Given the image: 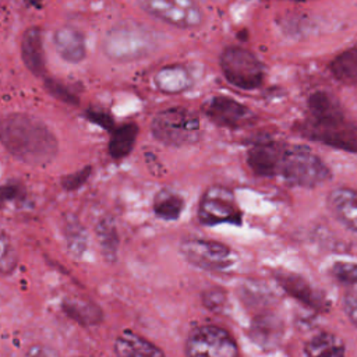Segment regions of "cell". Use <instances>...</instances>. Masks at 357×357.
<instances>
[{
	"mask_svg": "<svg viewBox=\"0 0 357 357\" xmlns=\"http://www.w3.org/2000/svg\"><path fill=\"white\" fill-rule=\"evenodd\" d=\"M198 219L202 225L240 223L241 212L236 204L233 192L225 187H211L201 198Z\"/></svg>",
	"mask_w": 357,
	"mask_h": 357,
	"instance_id": "30bf717a",
	"label": "cell"
},
{
	"mask_svg": "<svg viewBox=\"0 0 357 357\" xmlns=\"http://www.w3.org/2000/svg\"><path fill=\"white\" fill-rule=\"evenodd\" d=\"M250 333L255 343L261 344L262 347H271L272 344H276L279 342V337L282 335L280 322L272 315L258 317L252 322Z\"/></svg>",
	"mask_w": 357,
	"mask_h": 357,
	"instance_id": "7402d4cb",
	"label": "cell"
},
{
	"mask_svg": "<svg viewBox=\"0 0 357 357\" xmlns=\"http://www.w3.org/2000/svg\"><path fill=\"white\" fill-rule=\"evenodd\" d=\"M332 75L349 85L357 84V43L339 53L329 64Z\"/></svg>",
	"mask_w": 357,
	"mask_h": 357,
	"instance_id": "d6986e66",
	"label": "cell"
},
{
	"mask_svg": "<svg viewBox=\"0 0 357 357\" xmlns=\"http://www.w3.org/2000/svg\"><path fill=\"white\" fill-rule=\"evenodd\" d=\"M24 197V191L18 184H6L0 187V205L6 202H17Z\"/></svg>",
	"mask_w": 357,
	"mask_h": 357,
	"instance_id": "f1b7e54d",
	"label": "cell"
},
{
	"mask_svg": "<svg viewBox=\"0 0 357 357\" xmlns=\"http://www.w3.org/2000/svg\"><path fill=\"white\" fill-rule=\"evenodd\" d=\"M202 110L215 124L229 128L243 127L254 119L248 107L229 96L209 98L202 105Z\"/></svg>",
	"mask_w": 357,
	"mask_h": 357,
	"instance_id": "8fae6325",
	"label": "cell"
},
{
	"mask_svg": "<svg viewBox=\"0 0 357 357\" xmlns=\"http://www.w3.org/2000/svg\"><path fill=\"white\" fill-rule=\"evenodd\" d=\"M138 135V126L134 123L121 124L113 130L109 141V153L113 159H124L128 156L135 145Z\"/></svg>",
	"mask_w": 357,
	"mask_h": 357,
	"instance_id": "ffe728a7",
	"label": "cell"
},
{
	"mask_svg": "<svg viewBox=\"0 0 357 357\" xmlns=\"http://www.w3.org/2000/svg\"><path fill=\"white\" fill-rule=\"evenodd\" d=\"M153 81L156 88L165 93H180L190 89L194 84L191 73L181 64L162 67L156 73Z\"/></svg>",
	"mask_w": 357,
	"mask_h": 357,
	"instance_id": "9a60e30c",
	"label": "cell"
},
{
	"mask_svg": "<svg viewBox=\"0 0 357 357\" xmlns=\"http://www.w3.org/2000/svg\"><path fill=\"white\" fill-rule=\"evenodd\" d=\"M204 305L209 310H213V311H218L223 307V304L226 303V296L222 290L219 289H215V290H209V291H205L204 293Z\"/></svg>",
	"mask_w": 357,
	"mask_h": 357,
	"instance_id": "83f0119b",
	"label": "cell"
},
{
	"mask_svg": "<svg viewBox=\"0 0 357 357\" xmlns=\"http://www.w3.org/2000/svg\"><path fill=\"white\" fill-rule=\"evenodd\" d=\"M91 173H92L91 166H86V167H84V169H81V170H78V172H75L73 174H68V176L63 177L61 184H63V187L66 190H70V191L77 190V188H79L88 180Z\"/></svg>",
	"mask_w": 357,
	"mask_h": 357,
	"instance_id": "4316f807",
	"label": "cell"
},
{
	"mask_svg": "<svg viewBox=\"0 0 357 357\" xmlns=\"http://www.w3.org/2000/svg\"><path fill=\"white\" fill-rule=\"evenodd\" d=\"M180 252L191 265L206 271H226L237 261L227 245L212 240H185L180 245Z\"/></svg>",
	"mask_w": 357,
	"mask_h": 357,
	"instance_id": "9c48e42d",
	"label": "cell"
},
{
	"mask_svg": "<svg viewBox=\"0 0 357 357\" xmlns=\"http://www.w3.org/2000/svg\"><path fill=\"white\" fill-rule=\"evenodd\" d=\"M332 275L344 284H356L357 283V264L349 261H337L331 268Z\"/></svg>",
	"mask_w": 357,
	"mask_h": 357,
	"instance_id": "484cf974",
	"label": "cell"
},
{
	"mask_svg": "<svg viewBox=\"0 0 357 357\" xmlns=\"http://www.w3.org/2000/svg\"><path fill=\"white\" fill-rule=\"evenodd\" d=\"M308 119L301 131L311 139L357 152V127L347 120L340 103L325 91H317L308 98Z\"/></svg>",
	"mask_w": 357,
	"mask_h": 357,
	"instance_id": "7a4b0ae2",
	"label": "cell"
},
{
	"mask_svg": "<svg viewBox=\"0 0 357 357\" xmlns=\"http://www.w3.org/2000/svg\"><path fill=\"white\" fill-rule=\"evenodd\" d=\"M89 119L92 121H95L96 124L103 126L105 128H110V126H112V119L107 114H102L99 112H91L89 113Z\"/></svg>",
	"mask_w": 357,
	"mask_h": 357,
	"instance_id": "d6a6232c",
	"label": "cell"
},
{
	"mask_svg": "<svg viewBox=\"0 0 357 357\" xmlns=\"http://www.w3.org/2000/svg\"><path fill=\"white\" fill-rule=\"evenodd\" d=\"M158 47L156 35L137 22H123L110 28L103 39L105 54L120 63L149 56Z\"/></svg>",
	"mask_w": 357,
	"mask_h": 357,
	"instance_id": "277c9868",
	"label": "cell"
},
{
	"mask_svg": "<svg viewBox=\"0 0 357 357\" xmlns=\"http://www.w3.org/2000/svg\"><path fill=\"white\" fill-rule=\"evenodd\" d=\"M18 264L17 251L8 237V234L0 229V273L8 275L11 273Z\"/></svg>",
	"mask_w": 357,
	"mask_h": 357,
	"instance_id": "d4e9b609",
	"label": "cell"
},
{
	"mask_svg": "<svg viewBox=\"0 0 357 357\" xmlns=\"http://www.w3.org/2000/svg\"><path fill=\"white\" fill-rule=\"evenodd\" d=\"M139 8L178 29H195L204 24V11L195 0H137Z\"/></svg>",
	"mask_w": 357,
	"mask_h": 357,
	"instance_id": "52a82bcc",
	"label": "cell"
},
{
	"mask_svg": "<svg viewBox=\"0 0 357 357\" xmlns=\"http://www.w3.org/2000/svg\"><path fill=\"white\" fill-rule=\"evenodd\" d=\"M328 204L344 226L357 231V190L339 187L329 194Z\"/></svg>",
	"mask_w": 357,
	"mask_h": 357,
	"instance_id": "5bb4252c",
	"label": "cell"
},
{
	"mask_svg": "<svg viewBox=\"0 0 357 357\" xmlns=\"http://www.w3.org/2000/svg\"><path fill=\"white\" fill-rule=\"evenodd\" d=\"M46 86H47V91L54 95L56 98L64 100V102H71V103H77V98L67 91V88L61 86L59 82H54V81H47L46 82Z\"/></svg>",
	"mask_w": 357,
	"mask_h": 357,
	"instance_id": "4dcf8cb0",
	"label": "cell"
},
{
	"mask_svg": "<svg viewBox=\"0 0 357 357\" xmlns=\"http://www.w3.org/2000/svg\"><path fill=\"white\" fill-rule=\"evenodd\" d=\"M26 354H29V356H52V354H57V353L53 350H49V349H43V346H40V347L35 346L31 350H28Z\"/></svg>",
	"mask_w": 357,
	"mask_h": 357,
	"instance_id": "836d02e7",
	"label": "cell"
},
{
	"mask_svg": "<svg viewBox=\"0 0 357 357\" xmlns=\"http://www.w3.org/2000/svg\"><path fill=\"white\" fill-rule=\"evenodd\" d=\"M22 60L26 68L35 75L45 73V54L42 45V33L38 28H29L25 31L21 43Z\"/></svg>",
	"mask_w": 357,
	"mask_h": 357,
	"instance_id": "e0dca14e",
	"label": "cell"
},
{
	"mask_svg": "<svg viewBox=\"0 0 357 357\" xmlns=\"http://www.w3.org/2000/svg\"><path fill=\"white\" fill-rule=\"evenodd\" d=\"M304 353L311 357H339L344 354V344L336 335L322 332L305 343Z\"/></svg>",
	"mask_w": 357,
	"mask_h": 357,
	"instance_id": "44dd1931",
	"label": "cell"
},
{
	"mask_svg": "<svg viewBox=\"0 0 357 357\" xmlns=\"http://www.w3.org/2000/svg\"><path fill=\"white\" fill-rule=\"evenodd\" d=\"M67 237L73 251H75L77 248L82 251L85 248V234H82V229H79L75 223L71 225V230H70V234H67Z\"/></svg>",
	"mask_w": 357,
	"mask_h": 357,
	"instance_id": "1f68e13d",
	"label": "cell"
},
{
	"mask_svg": "<svg viewBox=\"0 0 357 357\" xmlns=\"http://www.w3.org/2000/svg\"><path fill=\"white\" fill-rule=\"evenodd\" d=\"M185 354L191 357H234L238 354V347L226 329L216 325H201L188 335Z\"/></svg>",
	"mask_w": 357,
	"mask_h": 357,
	"instance_id": "ba28073f",
	"label": "cell"
},
{
	"mask_svg": "<svg viewBox=\"0 0 357 357\" xmlns=\"http://www.w3.org/2000/svg\"><path fill=\"white\" fill-rule=\"evenodd\" d=\"M153 137L169 146L191 145L199 139V119L188 109L170 107L158 113L152 123Z\"/></svg>",
	"mask_w": 357,
	"mask_h": 357,
	"instance_id": "5b68a950",
	"label": "cell"
},
{
	"mask_svg": "<svg viewBox=\"0 0 357 357\" xmlns=\"http://www.w3.org/2000/svg\"><path fill=\"white\" fill-rule=\"evenodd\" d=\"M0 141L15 159L29 166L50 163L59 151L49 127L25 113H10L0 119Z\"/></svg>",
	"mask_w": 357,
	"mask_h": 357,
	"instance_id": "6da1fadb",
	"label": "cell"
},
{
	"mask_svg": "<svg viewBox=\"0 0 357 357\" xmlns=\"http://www.w3.org/2000/svg\"><path fill=\"white\" fill-rule=\"evenodd\" d=\"M184 199L173 190H160L153 199V211L156 216L165 220H176L181 215Z\"/></svg>",
	"mask_w": 357,
	"mask_h": 357,
	"instance_id": "603a6c76",
	"label": "cell"
},
{
	"mask_svg": "<svg viewBox=\"0 0 357 357\" xmlns=\"http://www.w3.org/2000/svg\"><path fill=\"white\" fill-rule=\"evenodd\" d=\"M53 45L59 56L68 63H79L86 53L84 35L73 26H60L53 33Z\"/></svg>",
	"mask_w": 357,
	"mask_h": 357,
	"instance_id": "4fadbf2b",
	"label": "cell"
},
{
	"mask_svg": "<svg viewBox=\"0 0 357 357\" xmlns=\"http://www.w3.org/2000/svg\"><path fill=\"white\" fill-rule=\"evenodd\" d=\"M331 176L326 165L310 149L298 145H279L272 177H282L298 187H315Z\"/></svg>",
	"mask_w": 357,
	"mask_h": 357,
	"instance_id": "3957f363",
	"label": "cell"
},
{
	"mask_svg": "<svg viewBox=\"0 0 357 357\" xmlns=\"http://www.w3.org/2000/svg\"><path fill=\"white\" fill-rule=\"evenodd\" d=\"M96 233L105 258L109 261H114L119 250V236L113 220H110L109 218L102 219L98 223Z\"/></svg>",
	"mask_w": 357,
	"mask_h": 357,
	"instance_id": "cb8c5ba5",
	"label": "cell"
},
{
	"mask_svg": "<svg viewBox=\"0 0 357 357\" xmlns=\"http://www.w3.org/2000/svg\"><path fill=\"white\" fill-rule=\"evenodd\" d=\"M114 353L119 356H137V357L139 356L155 357V356L165 354L156 344L151 343L145 337L130 331H126L116 339Z\"/></svg>",
	"mask_w": 357,
	"mask_h": 357,
	"instance_id": "ac0fdd59",
	"label": "cell"
},
{
	"mask_svg": "<svg viewBox=\"0 0 357 357\" xmlns=\"http://www.w3.org/2000/svg\"><path fill=\"white\" fill-rule=\"evenodd\" d=\"M278 283L289 293L291 297L297 298L303 304L317 310V311H326L329 308V300L321 293L318 289L312 287L304 278L294 275L279 272L276 273Z\"/></svg>",
	"mask_w": 357,
	"mask_h": 357,
	"instance_id": "7c38bea8",
	"label": "cell"
},
{
	"mask_svg": "<svg viewBox=\"0 0 357 357\" xmlns=\"http://www.w3.org/2000/svg\"><path fill=\"white\" fill-rule=\"evenodd\" d=\"M220 68L229 84L244 91L262 85L265 68L259 59L240 46H229L220 54Z\"/></svg>",
	"mask_w": 357,
	"mask_h": 357,
	"instance_id": "8992f818",
	"label": "cell"
},
{
	"mask_svg": "<svg viewBox=\"0 0 357 357\" xmlns=\"http://www.w3.org/2000/svg\"><path fill=\"white\" fill-rule=\"evenodd\" d=\"M286 1H291V3H305V1H311V0H286Z\"/></svg>",
	"mask_w": 357,
	"mask_h": 357,
	"instance_id": "e575fe53",
	"label": "cell"
},
{
	"mask_svg": "<svg viewBox=\"0 0 357 357\" xmlns=\"http://www.w3.org/2000/svg\"><path fill=\"white\" fill-rule=\"evenodd\" d=\"M343 305L347 318L357 328V290H350L344 294Z\"/></svg>",
	"mask_w": 357,
	"mask_h": 357,
	"instance_id": "f546056e",
	"label": "cell"
},
{
	"mask_svg": "<svg viewBox=\"0 0 357 357\" xmlns=\"http://www.w3.org/2000/svg\"><path fill=\"white\" fill-rule=\"evenodd\" d=\"M63 311L73 321L84 326H95L103 321V312L98 304L82 297H66L61 303Z\"/></svg>",
	"mask_w": 357,
	"mask_h": 357,
	"instance_id": "2e32d148",
	"label": "cell"
}]
</instances>
